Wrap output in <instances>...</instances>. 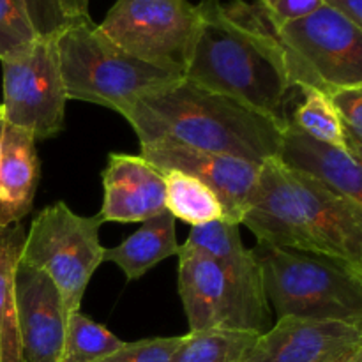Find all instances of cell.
Here are the masks:
<instances>
[{
    "label": "cell",
    "instance_id": "6da1fadb",
    "mask_svg": "<svg viewBox=\"0 0 362 362\" xmlns=\"http://www.w3.org/2000/svg\"><path fill=\"white\" fill-rule=\"evenodd\" d=\"M197 7L198 30L184 78L285 129L297 85L288 52L265 11L244 0H202Z\"/></svg>",
    "mask_w": 362,
    "mask_h": 362
},
{
    "label": "cell",
    "instance_id": "7a4b0ae2",
    "mask_svg": "<svg viewBox=\"0 0 362 362\" xmlns=\"http://www.w3.org/2000/svg\"><path fill=\"white\" fill-rule=\"evenodd\" d=\"M140 144L168 138L198 151L262 165L278 158L281 129L243 103L180 78L120 112Z\"/></svg>",
    "mask_w": 362,
    "mask_h": 362
},
{
    "label": "cell",
    "instance_id": "3957f363",
    "mask_svg": "<svg viewBox=\"0 0 362 362\" xmlns=\"http://www.w3.org/2000/svg\"><path fill=\"white\" fill-rule=\"evenodd\" d=\"M278 318L334 320L362 327V272L345 262L260 244L250 250Z\"/></svg>",
    "mask_w": 362,
    "mask_h": 362
},
{
    "label": "cell",
    "instance_id": "277c9868",
    "mask_svg": "<svg viewBox=\"0 0 362 362\" xmlns=\"http://www.w3.org/2000/svg\"><path fill=\"white\" fill-rule=\"evenodd\" d=\"M55 45L66 98L117 113L182 78L134 59L103 35L92 20L64 28Z\"/></svg>",
    "mask_w": 362,
    "mask_h": 362
},
{
    "label": "cell",
    "instance_id": "5b68a950",
    "mask_svg": "<svg viewBox=\"0 0 362 362\" xmlns=\"http://www.w3.org/2000/svg\"><path fill=\"white\" fill-rule=\"evenodd\" d=\"M101 225L99 216L83 218L64 202H57L35 216L25 235L20 262L41 269L52 278L67 313L80 311L88 281L103 264Z\"/></svg>",
    "mask_w": 362,
    "mask_h": 362
},
{
    "label": "cell",
    "instance_id": "8992f818",
    "mask_svg": "<svg viewBox=\"0 0 362 362\" xmlns=\"http://www.w3.org/2000/svg\"><path fill=\"white\" fill-rule=\"evenodd\" d=\"M98 28L134 59L184 78L198 7L187 0H117Z\"/></svg>",
    "mask_w": 362,
    "mask_h": 362
},
{
    "label": "cell",
    "instance_id": "52a82bcc",
    "mask_svg": "<svg viewBox=\"0 0 362 362\" xmlns=\"http://www.w3.org/2000/svg\"><path fill=\"white\" fill-rule=\"evenodd\" d=\"M274 25V23H272ZM292 60L297 88L362 85V28L327 6L310 16L274 25Z\"/></svg>",
    "mask_w": 362,
    "mask_h": 362
},
{
    "label": "cell",
    "instance_id": "ba28073f",
    "mask_svg": "<svg viewBox=\"0 0 362 362\" xmlns=\"http://www.w3.org/2000/svg\"><path fill=\"white\" fill-rule=\"evenodd\" d=\"M2 62V105L7 126L27 131L35 141L64 129L66 90L55 37H39L23 53Z\"/></svg>",
    "mask_w": 362,
    "mask_h": 362
},
{
    "label": "cell",
    "instance_id": "9c48e42d",
    "mask_svg": "<svg viewBox=\"0 0 362 362\" xmlns=\"http://www.w3.org/2000/svg\"><path fill=\"white\" fill-rule=\"evenodd\" d=\"M179 296L189 332L235 329L264 334L271 329L269 304L251 299L218 262L193 250H179Z\"/></svg>",
    "mask_w": 362,
    "mask_h": 362
},
{
    "label": "cell",
    "instance_id": "30bf717a",
    "mask_svg": "<svg viewBox=\"0 0 362 362\" xmlns=\"http://www.w3.org/2000/svg\"><path fill=\"white\" fill-rule=\"evenodd\" d=\"M141 158L158 170H179L214 191L226 221L240 225L257 184L260 165L225 154L198 151L168 138L140 144Z\"/></svg>",
    "mask_w": 362,
    "mask_h": 362
},
{
    "label": "cell",
    "instance_id": "8fae6325",
    "mask_svg": "<svg viewBox=\"0 0 362 362\" xmlns=\"http://www.w3.org/2000/svg\"><path fill=\"white\" fill-rule=\"evenodd\" d=\"M14 299L21 362H60L69 313L52 278L18 262Z\"/></svg>",
    "mask_w": 362,
    "mask_h": 362
},
{
    "label": "cell",
    "instance_id": "7c38bea8",
    "mask_svg": "<svg viewBox=\"0 0 362 362\" xmlns=\"http://www.w3.org/2000/svg\"><path fill=\"white\" fill-rule=\"evenodd\" d=\"M288 172L315 253L345 262L362 272V205L304 173Z\"/></svg>",
    "mask_w": 362,
    "mask_h": 362
},
{
    "label": "cell",
    "instance_id": "4fadbf2b",
    "mask_svg": "<svg viewBox=\"0 0 362 362\" xmlns=\"http://www.w3.org/2000/svg\"><path fill=\"white\" fill-rule=\"evenodd\" d=\"M362 346V327L281 317L257 338L243 362H339Z\"/></svg>",
    "mask_w": 362,
    "mask_h": 362
},
{
    "label": "cell",
    "instance_id": "5bb4252c",
    "mask_svg": "<svg viewBox=\"0 0 362 362\" xmlns=\"http://www.w3.org/2000/svg\"><path fill=\"white\" fill-rule=\"evenodd\" d=\"M240 225H246L260 244L315 253L290 172L276 158L260 165Z\"/></svg>",
    "mask_w": 362,
    "mask_h": 362
},
{
    "label": "cell",
    "instance_id": "9a60e30c",
    "mask_svg": "<svg viewBox=\"0 0 362 362\" xmlns=\"http://www.w3.org/2000/svg\"><path fill=\"white\" fill-rule=\"evenodd\" d=\"M101 177L103 223H144L166 211L163 173L141 156L112 152Z\"/></svg>",
    "mask_w": 362,
    "mask_h": 362
},
{
    "label": "cell",
    "instance_id": "2e32d148",
    "mask_svg": "<svg viewBox=\"0 0 362 362\" xmlns=\"http://www.w3.org/2000/svg\"><path fill=\"white\" fill-rule=\"evenodd\" d=\"M276 159L285 168L304 173L362 205V163L352 152L317 140L290 122L281 131Z\"/></svg>",
    "mask_w": 362,
    "mask_h": 362
},
{
    "label": "cell",
    "instance_id": "e0dca14e",
    "mask_svg": "<svg viewBox=\"0 0 362 362\" xmlns=\"http://www.w3.org/2000/svg\"><path fill=\"white\" fill-rule=\"evenodd\" d=\"M39 175L35 140L27 131L6 124L0 148V226L20 223L32 211Z\"/></svg>",
    "mask_w": 362,
    "mask_h": 362
},
{
    "label": "cell",
    "instance_id": "ac0fdd59",
    "mask_svg": "<svg viewBox=\"0 0 362 362\" xmlns=\"http://www.w3.org/2000/svg\"><path fill=\"white\" fill-rule=\"evenodd\" d=\"M239 226L240 225L223 221V219L202 226H193L187 240L180 247L200 251L211 257L251 299L267 304L264 286H262L260 269L251 251L244 247Z\"/></svg>",
    "mask_w": 362,
    "mask_h": 362
},
{
    "label": "cell",
    "instance_id": "d6986e66",
    "mask_svg": "<svg viewBox=\"0 0 362 362\" xmlns=\"http://www.w3.org/2000/svg\"><path fill=\"white\" fill-rule=\"evenodd\" d=\"M175 235V218L168 211L141 223L140 230L122 244L105 250L103 262H113L129 281L140 279L145 272L165 258L179 255Z\"/></svg>",
    "mask_w": 362,
    "mask_h": 362
},
{
    "label": "cell",
    "instance_id": "ffe728a7",
    "mask_svg": "<svg viewBox=\"0 0 362 362\" xmlns=\"http://www.w3.org/2000/svg\"><path fill=\"white\" fill-rule=\"evenodd\" d=\"M23 225L0 226V362H21L14 274L25 244Z\"/></svg>",
    "mask_w": 362,
    "mask_h": 362
},
{
    "label": "cell",
    "instance_id": "44dd1931",
    "mask_svg": "<svg viewBox=\"0 0 362 362\" xmlns=\"http://www.w3.org/2000/svg\"><path fill=\"white\" fill-rule=\"evenodd\" d=\"M165 179V207L175 219L191 226L226 221L221 202L205 184L179 170H159Z\"/></svg>",
    "mask_w": 362,
    "mask_h": 362
},
{
    "label": "cell",
    "instance_id": "7402d4cb",
    "mask_svg": "<svg viewBox=\"0 0 362 362\" xmlns=\"http://www.w3.org/2000/svg\"><path fill=\"white\" fill-rule=\"evenodd\" d=\"M260 334L235 329H205L182 336L170 362H243Z\"/></svg>",
    "mask_w": 362,
    "mask_h": 362
},
{
    "label": "cell",
    "instance_id": "603a6c76",
    "mask_svg": "<svg viewBox=\"0 0 362 362\" xmlns=\"http://www.w3.org/2000/svg\"><path fill=\"white\" fill-rule=\"evenodd\" d=\"M299 90L303 92V103L290 115V122L317 140L350 152L341 120L327 92L318 87H310V85H304Z\"/></svg>",
    "mask_w": 362,
    "mask_h": 362
},
{
    "label": "cell",
    "instance_id": "cb8c5ba5",
    "mask_svg": "<svg viewBox=\"0 0 362 362\" xmlns=\"http://www.w3.org/2000/svg\"><path fill=\"white\" fill-rule=\"evenodd\" d=\"M124 345L113 332L95 324L81 311L67 315L66 338H64L60 362H95L110 356Z\"/></svg>",
    "mask_w": 362,
    "mask_h": 362
},
{
    "label": "cell",
    "instance_id": "d4e9b609",
    "mask_svg": "<svg viewBox=\"0 0 362 362\" xmlns=\"http://www.w3.org/2000/svg\"><path fill=\"white\" fill-rule=\"evenodd\" d=\"M37 39L25 0H0V60L20 55Z\"/></svg>",
    "mask_w": 362,
    "mask_h": 362
},
{
    "label": "cell",
    "instance_id": "484cf974",
    "mask_svg": "<svg viewBox=\"0 0 362 362\" xmlns=\"http://www.w3.org/2000/svg\"><path fill=\"white\" fill-rule=\"evenodd\" d=\"M327 95L341 120L350 152L362 161V85L331 88Z\"/></svg>",
    "mask_w": 362,
    "mask_h": 362
},
{
    "label": "cell",
    "instance_id": "4316f807",
    "mask_svg": "<svg viewBox=\"0 0 362 362\" xmlns=\"http://www.w3.org/2000/svg\"><path fill=\"white\" fill-rule=\"evenodd\" d=\"M182 336L173 338H147L124 343L119 350L95 362H170Z\"/></svg>",
    "mask_w": 362,
    "mask_h": 362
},
{
    "label": "cell",
    "instance_id": "83f0119b",
    "mask_svg": "<svg viewBox=\"0 0 362 362\" xmlns=\"http://www.w3.org/2000/svg\"><path fill=\"white\" fill-rule=\"evenodd\" d=\"M37 37H57L64 28L71 27L60 0H25Z\"/></svg>",
    "mask_w": 362,
    "mask_h": 362
},
{
    "label": "cell",
    "instance_id": "f1b7e54d",
    "mask_svg": "<svg viewBox=\"0 0 362 362\" xmlns=\"http://www.w3.org/2000/svg\"><path fill=\"white\" fill-rule=\"evenodd\" d=\"M274 25H285L290 21L310 16L324 6V0H257Z\"/></svg>",
    "mask_w": 362,
    "mask_h": 362
},
{
    "label": "cell",
    "instance_id": "f546056e",
    "mask_svg": "<svg viewBox=\"0 0 362 362\" xmlns=\"http://www.w3.org/2000/svg\"><path fill=\"white\" fill-rule=\"evenodd\" d=\"M324 6L338 11L339 14L362 28V0H324Z\"/></svg>",
    "mask_w": 362,
    "mask_h": 362
},
{
    "label": "cell",
    "instance_id": "4dcf8cb0",
    "mask_svg": "<svg viewBox=\"0 0 362 362\" xmlns=\"http://www.w3.org/2000/svg\"><path fill=\"white\" fill-rule=\"evenodd\" d=\"M60 4H62V9L71 25L90 21L88 0H60Z\"/></svg>",
    "mask_w": 362,
    "mask_h": 362
},
{
    "label": "cell",
    "instance_id": "1f68e13d",
    "mask_svg": "<svg viewBox=\"0 0 362 362\" xmlns=\"http://www.w3.org/2000/svg\"><path fill=\"white\" fill-rule=\"evenodd\" d=\"M339 362H362V346H359V349L354 350L350 356H346L345 359L339 361Z\"/></svg>",
    "mask_w": 362,
    "mask_h": 362
},
{
    "label": "cell",
    "instance_id": "d6a6232c",
    "mask_svg": "<svg viewBox=\"0 0 362 362\" xmlns=\"http://www.w3.org/2000/svg\"><path fill=\"white\" fill-rule=\"evenodd\" d=\"M4 129H6V120H4V112H2V105H0V148H2V138H4Z\"/></svg>",
    "mask_w": 362,
    "mask_h": 362
}]
</instances>
